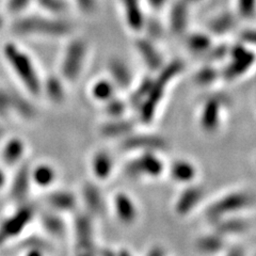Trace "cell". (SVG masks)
I'll list each match as a JSON object with an SVG mask.
<instances>
[{"label": "cell", "mask_w": 256, "mask_h": 256, "mask_svg": "<svg viewBox=\"0 0 256 256\" xmlns=\"http://www.w3.org/2000/svg\"><path fill=\"white\" fill-rule=\"evenodd\" d=\"M148 256H164V253L160 251V250H153L150 253V255Z\"/></svg>", "instance_id": "cell-42"}, {"label": "cell", "mask_w": 256, "mask_h": 256, "mask_svg": "<svg viewBox=\"0 0 256 256\" xmlns=\"http://www.w3.org/2000/svg\"><path fill=\"white\" fill-rule=\"evenodd\" d=\"M114 207L118 219L124 223H132L137 218V207L130 196L118 194L114 200Z\"/></svg>", "instance_id": "cell-18"}, {"label": "cell", "mask_w": 256, "mask_h": 256, "mask_svg": "<svg viewBox=\"0 0 256 256\" xmlns=\"http://www.w3.org/2000/svg\"><path fill=\"white\" fill-rule=\"evenodd\" d=\"M150 4L153 6H156V8H159L164 6V4L166 2V0H148Z\"/></svg>", "instance_id": "cell-41"}, {"label": "cell", "mask_w": 256, "mask_h": 256, "mask_svg": "<svg viewBox=\"0 0 256 256\" xmlns=\"http://www.w3.org/2000/svg\"><path fill=\"white\" fill-rule=\"evenodd\" d=\"M110 73L114 75V79L112 82H116L126 86L130 84V72L127 68L126 64H124L121 61H112L110 64Z\"/></svg>", "instance_id": "cell-27"}, {"label": "cell", "mask_w": 256, "mask_h": 256, "mask_svg": "<svg viewBox=\"0 0 256 256\" xmlns=\"http://www.w3.org/2000/svg\"><path fill=\"white\" fill-rule=\"evenodd\" d=\"M84 200L86 202V205L88 207V210L92 212H100L102 210V200L100 192L98 189L92 186V185H86L84 188Z\"/></svg>", "instance_id": "cell-23"}, {"label": "cell", "mask_w": 256, "mask_h": 256, "mask_svg": "<svg viewBox=\"0 0 256 256\" xmlns=\"http://www.w3.org/2000/svg\"><path fill=\"white\" fill-rule=\"evenodd\" d=\"M16 168L18 169L9 184V194L15 203L22 204L28 201V196L32 186L30 175L31 166L22 162Z\"/></svg>", "instance_id": "cell-8"}, {"label": "cell", "mask_w": 256, "mask_h": 256, "mask_svg": "<svg viewBox=\"0 0 256 256\" xmlns=\"http://www.w3.org/2000/svg\"><path fill=\"white\" fill-rule=\"evenodd\" d=\"M8 184V178H6V174L2 166L0 164V189H2L6 186Z\"/></svg>", "instance_id": "cell-39"}, {"label": "cell", "mask_w": 256, "mask_h": 256, "mask_svg": "<svg viewBox=\"0 0 256 256\" xmlns=\"http://www.w3.org/2000/svg\"><path fill=\"white\" fill-rule=\"evenodd\" d=\"M88 47L82 38H74L64 50L61 62V77L70 82H74L82 73L86 59Z\"/></svg>", "instance_id": "cell-4"}, {"label": "cell", "mask_w": 256, "mask_h": 256, "mask_svg": "<svg viewBox=\"0 0 256 256\" xmlns=\"http://www.w3.org/2000/svg\"><path fill=\"white\" fill-rule=\"evenodd\" d=\"M237 12L244 18H250L256 12V0H237Z\"/></svg>", "instance_id": "cell-32"}, {"label": "cell", "mask_w": 256, "mask_h": 256, "mask_svg": "<svg viewBox=\"0 0 256 256\" xmlns=\"http://www.w3.org/2000/svg\"><path fill=\"white\" fill-rule=\"evenodd\" d=\"M0 2H2V0H0Z\"/></svg>", "instance_id": "cell-47"}, {"label": "cell", "mask_w": 256, "mask_h": 256, "mask_svg": "<svg viewBox=\"0 0 256 256\" xmlns=\"http://www.w3.org/2000/svg\"><path fill=\"white\" fill-rule=\"evenodd\" d=\"M76 256H98L93 239V223L86 214H79L74 221Z\"/></svg>", "instance_id": "cell-6"}, {"label": "cell", "mask_w": 256, "mask_h": 256, "mask_svg": "<svg viewBox=\"0 0 256 256\" xmlns=\"http://www.w3.org/2000/svg\"><path fill=\"white\" fill-rule=\"evenodd\" d=\"M27 152V146L22 139L13 137L8 139L2 148L0 152V159L2 164L6 166H18L22 164Z\"/></svg>", "instance_id": "cell-10"}, {"label": "cell", "mask_w": 256, "mask_h": 256, "mask_svg": "<svg viewBox=\"0 0 256 256\" xmlns=\"http://www.w3.org/2000/svg\"><path fill=\"white\" fill-rule=\"evenodd\" d=\"M242 42L244 45H254L256 46V29H246L242 34Z\"/></svg>", "instance_id": "cell-36"}, {"label": "cell", "mask_w": 256, "mask_h": 256, "mask_svg": "<svg viewBox=\"0 0 256 256\" xmlns=\"http://www.w3.org/2000/svg\"><path fill=\"white\" fill-rule=\"evenodd\" d=\"M204 191L200 187H190L185 190L176 202V212L178 214H186L200 203Z\"/></svg>", "instance_id": "cell-15"}, {"label": "cell", "mask_w": 256, "mask_h": 256, "mask_svg": "<svg viewBox=\"0 0 256 256\" xmlns=\"http://www.w3.org/2000/svg\"><path fill=\"white\" fill-rule=\"evenodd\" d=\"M46 202L50 210L56 212H73L77 206V198L70 191L58 190L48 194Z\"/></svg>", "instance_id": "cell-12"}, {"label": "cell", "mask_w": 256, "mask_h": 256, "mask_svg": "<svg viewBox=\"0 0 256 256\" xmlns=\"http://www.w3.org/2000/svg\"><path fill=\"white\" fill-rule=\"evenodd\" d=\"M38 214L36 205L30 202L18 204L15 212L0 222V246L18 238Z\"/></svg>", "instance_id": "cell-3"}, {"label": "cell", "mask_w": 256, "mask_h": 256, "mask_svg": "<svg viewBox=\"0 0 256 256\" xmlns=\"http://www.w3.org/2000/svg\"><path fill=\"white\" fill-rule=\"evenodd\" d=\"M12 114H18L24 121H31L36 118L38 110L27 98L20 93L11 92Z\"/></svg>", "instance_id": "cell-14"}, {"label": "cell", "mask_w": 256, "mask_h": 256, "mask_svg": "<svg viewBox=\"0 0 256 256\" xmlns=\"http://www.w3.org/2000/svg\"><path fill=\"white\" fill-rule=\"evenodd\" d=\"M4 18L2 15H0V30L4 28Z\"/></svg>", "instance_id": "cell-44"}, {"label": "cell", "mask_w": 256, "mask_h": 256, "mask_svg": "<svg viewBox=\"0 0 256 256\" xmlns=\"http://www.w3.org/2000/svg\"><path fill=\"white\" fill-rule=\"evenodd\" d=\"M166 146V143L162 139L160 138H153L150 136H139L137 138L127 139L124 142L125 148H146V150H158L164 148Z\"/></svg>", "instance_id": "cell-20"}, {"label": "cell", "mask_w": 256, "mask_h": 256, "mask_svg": "<svg viewBox=\"0 0 256 256\" xmlns=\"http://www.w3.org/2000/svg\"><path fill=\"white\" fill-rule=\"evenodd\" d=\"M92 171L98 178L105 180L112 172L114 162L106 152H98L92 158Z\"/></svg>", "instance_id": "cell-19"}, {"label": "cell", "mask_w": 256, "mask_h": 256, "mask_svg": "<svg viewBox=\"0 0 256 256\" xmlns=\"http://www.w3.org/2000/svg\"><path fill=\"white\" fill-rule=\"evenodd\" d=\"M248 228L246 221L242 219H230V220H219L217 221V228L216 232L219 235H230V234H238L240 232H244Z\"/></svg>", "instance_id": "cell-24"}, {"label": "cell", "mask_w": 256, "mask_h": 256, "mask_svg": "<svg viewBox=\"0 0 256 256\" xmlns=\"http://www.w3.org/2000/svg\"><path fill=\"white\" fill-rule=\"evenodd\" d=\"M186 2H188V0H186Z\"/></svg>", "instance_id": "cell-46"}, {"label": "cell", "mask_w": 256, "mask_h": 256, "mask_svg": "<svg viewBox=\"0 0 256 256\" xmlns=\"http://www.w3.org/2000/svg\"><path fill=\"white\" fill-rule=\"evenodd\" d=\"M2 52L6 61L27 92L34 96L41 94L42 80L30 56L11 42L4 46Z\"/></svg>", "instance_id": "cell-1"}, {"label": "cell", "mask_w": 256, "mask_h": 256, "mask_svg": "<svg viewBox=\"0 0 256 256\" xmlns=\"http://www.w3.org/2000/svg\"><path fill=\"white\" fill-rule=\"evenodd\" d=\"M123 2L126 20L130 26L136 30L140 29L142 27V14L138 0H123Z\"/></svg>", "instance_id": "cell-21"}, {"label": "cell", "mask_w": 256, "mask_h": 256, "mask_svg": "<svg viewBox=\"0 0 256 256\" xmlns=\"http://www.w3.org/2000/svg\"><path fill=\"white\" fill-rule=\"evenodd\" d=\"M139 50H140V54H141V56L143 57V59H144V62L146 61V59H148V52H152L154 50V47L152 46L150 44V42H140V44H139ZM152 57H154L155 59H157V60H159V61H162L160 59V56H159V54H158V52L157 50H154V52H150V54ZM153 58H150V59H148L146 62H148V64L150 66H154V63H153V60H152Z\"/></svg>", "instance_id": "cell-35"}, {"label": "cell", "mask_w": 256, "mask_h": 256, "mask_svg": "<svg viewBox=\"0 0 256 256\" xmlns=\"http://www.w3.org/2000/svg\"><path fill=\"white\" fill-rule=\"evenodd\" d=\"M194 166L187 162H176L171 168L172 178L180 182H189L196 176Z\"/></svg>", "instance_id": "cell-22"}, {"label": "cell", "mask_w": 256, "mask_h": 256, "mask_svg": "<svg viewBox=\"0 0 256 256\" xmlns=\"http://www.w3.org/2000/svg\"><path fill=\"white\" fill-rule=\"evenodd\" d=\"M32 185L38 188L52 187L57 180V170L54 166L47 162H40L30 169Z\"/></svg>", "instance_id": "cell-13"}, {"label": "cell", "mask_w": 256, "mask_h": 256, "mask_svg": "<svg viewBox=\"0 0 256 256\" xmlns=\"http://www.w3.org/2000/svg\"><path fill=\"white\" fill-rule=\"evenodd\" d=\"M12 29L15 34L25 36L62 38L70 34L72 26L64 20L28 15L16 20L13 22Z\"/></svg>", "instance_id": "cell-2"}, {"label": "cell", "mask_w": 256, "mask_h": 256, "mask_svg": "<svg viewBox=\"0 0 256 256\" xmlns=\"http://www.w3.org/2000/svg\"><path fill=\"white\" fill-rule=\"evenodd\" d=\"M230 60L226 72H224V76L230 80L239 78L242 75L246 74L255 63L256 56L251 50H246V45L242 44L240 48L238 46L235 47L234 50H230Z\"/></svg>", "instance_id": "cell-7"}, {"label": "cell", "mask_w": 256, "mask_h": 256, "mask_svg": "<svg viewBox=\"0 0 256 256\" xmlns=\"http://www.w3.org/2000/svg\"><path fill=\"white\" fill-rule=\"evenodd\" d=\"M130 124L128 122H116V123H109L102 127V134L105 136H118L127 132L130 130Z\"/></svg>", "instance_id": "cell-33"}, {"label": "cell", "mask_w": 256, "mask_h": 256, "mask_svg": "<svg viewBox=\"0 0 256 256\" xmlns=\"http://www.w3.org/2000/svg\"><path fill=\"white\" fill-rule=\"evenodd\" d=\"M223 105L220 100L216 98L208 100L203 106L201 111V116H200V123L205 132H212L220 124L221 116V108Z\"/></svg>", "instance_id": "cell-11"}, {"label": "cell", "mask_w": 256, "mask_h": 256, "mask_svg": "<svg viewBox=\"0 0 256 256\" xmlns=\"http://www.w3.org/2000/svg\"><path fill=\"white\" fill-rule=\"evenodd\" d=\"M34 0H6V9L11 14H20L25 11Z\"/></svg>", "instance_id": "cell-34"}, {"label": "cell", "mask_w": 256, "mask_h": 256, "mask_svg": "<svg viewBox=\"0 0 256 256\" xmlns=\"http://www.w3.org/2000/svg\"><path fill=\"white\" fill-rule=\"evenodd\" d=\"M188 46L194 52H206L210 48V36L204 34H194L188 38Z\"/></svg>", "instance_id": "cell-29"}, {"label": "cell", "mask_w": 256, "mask_h": 256, "mask_svg": "<svg viewBox=\"0 0 256 256\" xmlns=\"http://www.w3.org/2000/svg\"><path fill=\"white\" fill-rule=\"evenodd\" d=\"M76 2L79 6L80 10H82L84 12H91L94 10L93 8L95 6V0H76Z\"/></svg>", "instance_id": "cell-38"}, {"label": "cell", "mask_w": 256, "mask_h": 256, "mask_svg": "<svg viewBox=\"0 0 256 256\" xmlns=\"http://www.w3.org/2000/svg\"><path fill=\"white\" fill-rule=\"evenodd\" d=\"M34 2L52 15L62 14L66 10V4L64 2V0H34Z\"/></svg>", "instance_id": "cell-30"}, {"label": "cell", "mask_w": 256, "mask_h": 256, "mask_svg": "<svg viewBox=\"0 0 256 256\" xmlns=\"http://www.w3.org/2000/svg\"><path fill=\"white\" fill-rule=\"evenodd\" d=\"M40 221H41V226L46 233L54 237H61L66 233V223L59 212L50 210L41 214Z\"/></svg>", "instance_id": "cell-16"}, {"label": "cell", "mask_w": 256, "mask_h": 256, "mask_svg": "<svg viewBox=\"0 0 256 256\" xmlns=\"http://www.w3.org/2000/svg\"><path fill=\"white\" fill-rule=\"evenodd\" d=\"M24 256H46L45 248L42 246H29L26 248V252Z\"/></svg>", "instance_id": "cell-37"}, {"label": "cell", "mask_w": 256, "mask_h": 256, "mask_svg": "<svg viewBox=\"0 0 256 256\" xmlns=\"http://www.w3.org/2000/svg\"><path fill=\"white\" fill-rule=\"evenodd\" d=\"M210 30L214 34H226L228 30L234 27V18L230 14H223L217 16L210 22Z\"/></svg>", "instance_id": "cell-28"}, {"label": "cell", "mask_w": 256, "mask_h": 256, "mask_svg": "<svg viewBox=\"0 0 256 256\" xmlns=\"http://www.w3.org/2000/svg\"><path fill=\"white\" fill-rule=\"evenodd\" d=\"M253 196L246 192H233L218 200L206 212V217L210 221L217 222L223 219L230 212L242 210L253 204Z\"/></svg>", "instance_id": "cell-5"}, {"label": "cell", "mask_w": 256, "mask_h": 256, "mask_svg": "<svg viewBox=\"0 0 256 256\" xmlns=\"http://www.w3.org/2000/svg\"><path fill=\"white\" fill-rule=\"evenodd\" d=\"M4 130L2 128V126H0V142H2L4 138Z\"/></svg>", "instance_id": "cell-43"}, {"label": "cell", "mask_w": 256, "mask_h": 256, "mask_svg": "<svg viewBox=\"0 0 256 256\" xmlns=\"http://www.w3.org/2000/svg\"><path fill=\"white\" fill-rule=\"evenodd\" d=\"M12 114L11 91L0 86V118H8Z\"/></svg>", "instance_id": "cell-31"}, {"label": "cell", "mask_w": 256, "mask_h": 256, "mask_svg": "<svg viewBox=\"0 0 256 256\" xmlns=\"http://www.w3.org/2000/svg\"><path fill=\"white\" fill-rule=\"evenodd\" d=\"M226 256H244V253L242 249L236 248V249H233L232 251H230Z\"/></svg>", "instance_id": "cell-40"}, {"label": "cell", "mask_w": 256, "mask_h": 256, "mask_svg": "<svg viewBox=\"0 0 256 256\" xmlns=\"http://www.w3.org/2000/svg\"><path fill=\"white\" fill-rule=\"evenodd\" d=\"M114 84L112 82H108V80L105 79L96 82L91 90L93 98L98 100H102L106 102L111 98H114Z\"/></svg>", "instance_id": "cell-25"}, {"label": "cell", "mask_w": 256, "mask_h": 256, "mask_svg": "<svg viewBox=\"0 0 256 256\" xmlns=\"http://www.w3.org/2000/svg\"><path fill=\"white\" fill-rule=\"evenodd\" d=\"M42 92L50 102L54 104H61L66 98V89L62 82V77L48 76L42 82Z\"/></svg>", "instance_id": "cell-17"}, {"label": "cell", "mask_w": 256, "mask_h": 256, "mask_svg": "<svg viewBox=\"0 0 256 256\" xmlns=\"http://www.w3.org/2000/svg\"><path fill=\"white\" fill-rule=\"evenodd\" d=\"M196 246L203 253H216L223 248V238L218 233L207 235L198 239Z\"/></svg>", "instance_id": "cell-26"}, {"label": "cell", "mask_w": 256, "mask_h": 256, "mask_svg": "<svg viewBox=\"0 0 256 256\" xmlns=\"http://www.w3.org/2000/svg\"><path fill=\"white\" fill-rule=\"evenodd\" d=\"M162 162L156 155L146 153L138 159H134L130 164H127L126 173L132 178L144 174L157 176L162 172Z\"/></svg>", "instance_id": "cell-9"}, {"label": "cell", "mask_w": 256, "mask_h": 256, "mask_svg": "<svg viewBox=\"0 0 256 256\" xmlns=\"http://www.w3.org/2000/svg\"><path fill=\"white\" fill-rule=\"evenodd\" d=\"M118 256H130V255L126 252H122L121 254H118Z\"/></svg>", "instance_id": "cell-45"}]
</instances>
